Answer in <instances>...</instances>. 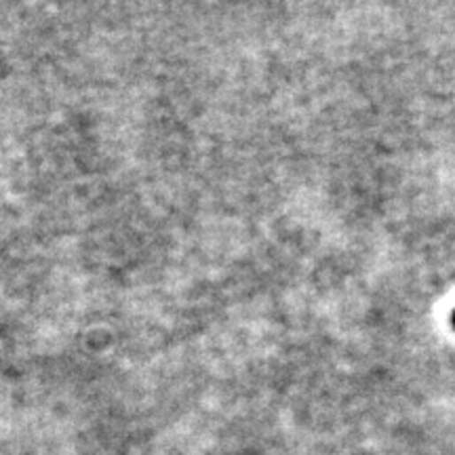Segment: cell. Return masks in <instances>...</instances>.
Instances as JSON below:
<instances>
[{"mask_svg": "<svg viewBox=\"0 0 455 455\" xmlns=\"http://www.w3.org/2000/svg\"><path fill=\"white\" fill-rule=\"evenodd\" d=\"M453 327H455V312H453Z\"/></svg>", "mask_w": 455, "mask_h": 455, "instance_id": "6da1fadb", "label": "cell"}]
</instances>
